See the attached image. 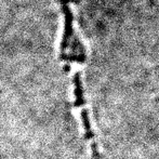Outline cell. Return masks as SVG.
Segmentation results:
<instances>
[{
  "label": "cell",
  "mask_w": 159,
  "mask_h": 159,
  "mask_svg": "<svg viewBox=\"0 0 159 159\" xmlns=\"http://www.w3.org/2000/svg\"><path fill=\"white\" fill-rule=\"evenodd\" d=\"M74 84H75V106L80 107L81 111V119H82V125H84V135L86 139L90 142L91 144V149H92V154H93V158L94 159H101L100 154H98V147L94 142V134H93L92 128H91L90 124V119H89V115H88V111L84 107V89H82V84H81V79H80L79 74H76L75 77H74Z\"/></svg>",
  "instance_id": "6da1fadb"
}]
</instances>
